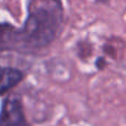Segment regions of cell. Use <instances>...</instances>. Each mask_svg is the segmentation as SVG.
<instances>
[{
	"label": "cell",
	"mask_w": 126,
	"mask_h": 126,
	"mask_svg": "<svg viewBox=\"0 0 126 126\" xmlns=\"http://www.w3.org/2000/svg\"><path fill=\"white\" fill-rule=\"evenodd\" d=\"M23 78L21 71L13 67L0 66V95L4 94L18 84Z\"/></svg>",
	"instance_id": "cell-3"
},
{
	"label": "cell",
	"mask_w": 126,
	"mask_h": 126,
	"mask_svg": "<svg viewBox=\"0 0 126 126\" xmlns=\"http://www.w3.org/2000/svg\"><path fill=\"white\" fill-rule=\"evenodd\" d=\"M0 126H30L24 116L21 98L16 94L7 96L2 102Z\"/></svg>",
	"instance_id": "cell-2"
},
{
	"label": "cell",
	"mask_w": 126,
	"mask_h": 126,
	"mask_svg": "<svg viewBox=\"0 0 126 126\" xmlns=\"http://www.w3.org/2000/svg\"><path fill=\"white\" fill-rule=\"evenodd\" d=\"M63 20L61 0H29L28 18L20 29L0 24V49L39 50L55 39Z\"/></svg>",
	"instance_id": "cell-1"
}]
</instances>
